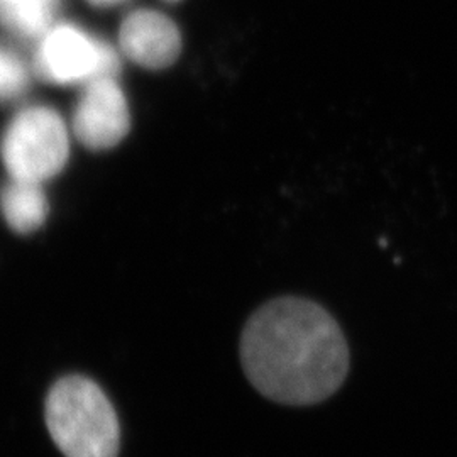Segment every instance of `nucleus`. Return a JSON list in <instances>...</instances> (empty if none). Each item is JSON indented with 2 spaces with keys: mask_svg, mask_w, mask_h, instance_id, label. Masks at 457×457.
Masks as SVG:
<instances>
[{
  "mask_svg": "<svg viewBox=\"0 0 457 457\" xmlns=\"http://www.w3.org/2000/svg\"><path fill=\"white\" fill-rule=\"evenodd\" d=\"M241 361L251 385L283 405H313L332 396L349 370L343 330L311 300H273L247 320Z\"/></svg>",
  "mask_w": 457,
  "mask_h": 457,
  "instance_id": "1",
  "label": "nucleus"
},
{
  "mask_svg": "<svg viewBox=\"0 0 457 457\" xmlns=\"http://www.w3.org/2000/svg\"><path fill=\"white\" fill-rule=\"evenodd\" d=\"M51 439L65 457H117L120 428L114 407L96 381L65 376L46 398Z\"/></svg>",
  "mask_w": 457,
  "mask_h": 457,
  "instance_id": "2",
  "label": "nucleus"
},
{
  "mask_svg": "<svg viewBox=\"0 0 457 457\" xmlns=\"http://www.w3.org/2000/svg\"><path fill=\"white\" fill-rule=\"evenodd\" d=\"M65 122L53 109L31 105L11 120L2 141V160L14 180H49L68 160Z\"/></svg>",
  "mask_w": 457,
  "mask_h": 457,
  "instance_id": "3",
  "label": "nucleus"
},
{
  "mask_svg": "<svg viewBox=\"0 0 457 457\" xmlns=\"http://www.w3.org/2000/svg\"><path fill=\"white\" fill-rule=\"evenodd\" d=\"M36 75L54 85L115 79L120 62L115 49L73 24H58L41 37L34 58Z\"/></svg>",
  "mask_w": 457,
  "mask_h": 457,
  "instance_id": "4",
  "label": "nucleus"
},
{
  "mask_svg": "<svg viewBox=\"0 0 457 457\" xmlns=\"http://www.w3.org/2000/svg\"><path fill=\"white\" fill-rule=\"evenodd\" d=\"M128 100L115 79L87 83L73 112V131L94 151L117 146L129 132Z\"/></svg>",
  "mask_w": 457,
  "mask_h": 457,
  "instance_id": "5",
  "label": "nucleus"
},
{
  "mask_svg": "<svg viewBox=\"0 0 457 457\" xmlns=\"http://www.w3.org/2000/svg\"><path fill=\"white\" fill-rule=\"evenodd\" d=\"M122 53L136 65L164 70L180 56L181 36L171 19L156 11H136L120 26Z\"/></svg>",
  "mask_w": 457,
  "mask_h": 457,
  "instance_id": "6",
  "label": "nucleus"
},
{
  "mask_svg": "<svg viewBox=\"0 0 457 457\" xmlns=\"http://www.w3.org/2000/svg\"><path fill=\"white\" fill-rule=\"evenodd\" d=\"M0 212L12 230L29 234L45 224L48 200L39 183L12 179L0 187Z\"/></svg>",
  "mask_w": 457,
  "mask_h": 457,
  "instance_id": "7",
  "label": "nucleus"
},
{
  "mask_svg": "<svg viewBox=\"0 0 457 457\" xmlns=\"http://www.w3.org/2000/svg\"><path fill=\"white\" fill-rule=\"evenodd\" d=\"M56 0H7L0 4V21L21 37H43L51 29Z\"/></svg>",
  "mask_w": 457,
  "mask_h": 457,
  "instance_id": "8",
  "label": "nucleus"
},
{
  "mask_svg": "<svg viewBox=\"0 0 457 457\" xmlns=\"http://www.w3.org/2000/svg\"><path fill=\"white\" fill-rule=\"evenodd\" d=\"M29 87V73L22 60L11 49L0 46V102L21 97Z\"/></svg>",
  "mask_w": 457,
  "mask_h": 457,
  "instance_id": "9",
  "label": "nucleus"
},
{
  "mask_svg": "<svg viewBox=\"0 0 457 457\" xmlns=\"http://www.w3.org/2000/svg\"><path fill=\"white\" fill-rule=\"evenodd\" d=\"M92 5H97V7H111V5H119L126 0H88Z\"/></svg>",
  "mask_w": 457,
  "mask_h": 457,
  "instance_id": "10",
  "label": "nucleus"
},
{
  "mask_svg": "<svg viewBox=\"0 0 457 457\" xmlns=\"http://www.w3.org/2000/svg\"><path fill=\"white\" fill-rule=\"evenodd\" d=\"M166 2H179V0H166Z\"/></svg>",
  "mask_w": 457,
  "mask_h": 457,
  "instance_id": "11",
  "label": "nucleus"
},
{
  "mask_svg": "<svg viewBox=\"0 0 457 457\" xmlns=\"http://www.w3.org/2000/svg\"><path fill=\"white\" fill-rule=\"evenodd\" d=\"M0 2H7V0H0Z\"/></svg>",
  "mask_w": 457,
  "mask_h": 457,
  "instance_id": "12",
  "label": "nucleus"
}]
</instances>
